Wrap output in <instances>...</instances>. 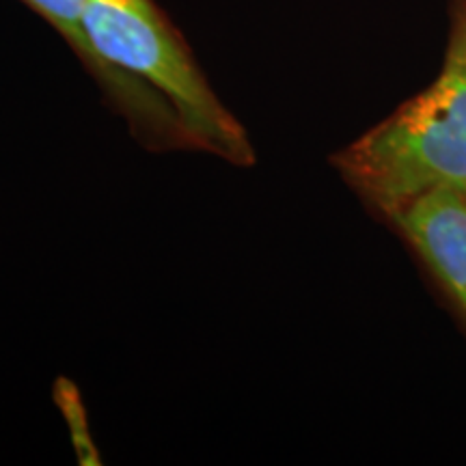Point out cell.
<instances>
[{
    "mask_svg": "<svg viewBox=\"0 0 466 466\" xmlns=\"http://www.w3.org/2000/svg\"><path fill=\"white\" fill-rule=\"evenodd\" d=\"M337 167L389 217L430 190L466 192V14L439 78L341 151Z\"/></svg>",
    "mask_w": 466,
    "mask_h": 466,
    "instance_id": "cell-2",
    "label": "cell"
},
{
    "mask_svg": "<svg viewBox=\"0 0 466 466\" xmlns=\"http://www.w3.org/2000/svg\"><path fill=\"white\" fill-rule=\"evenodd\" d=\"M28 9L44 17L48 25L63 35L72 50L91 69V50L83 33V15L89 0H20Z\"/></svg>",
    "mask_w": 466,
    "mask_h": 466,
    "instance_id": "cell-4",
    "label": "cell"
},
{
    "mask_svg": "<svg viewBox=\"0 0 466 466\" xmlns=\"http://www.w3.org/2000/svg\"><path fill=\"white\" fill-rule=\"evenodd\" d=\"M391 218L466 311V192L430 190Z\"/></svg>",
    "mask_w": 466,
    "mask_h": 466,
    "instance_id": "cell-3",
    "label": "cell"
},
{
    "mask_svg": "<svg viewBox=\"0 0 466 466\" xmlns=\"http://www.w3.org/2000/svg\"><path fill=\"white\" fill-rule=\"evenodd\" d=\"M83 33L89 72L149 149H197L236 167L253 165L240 121L154 0H89Z\"/></svg>",
    "mask_w": 466,
    "mask_h": 466,
    "instance_id": "cell-1",
    "label": "cell"
}]
</instances>
